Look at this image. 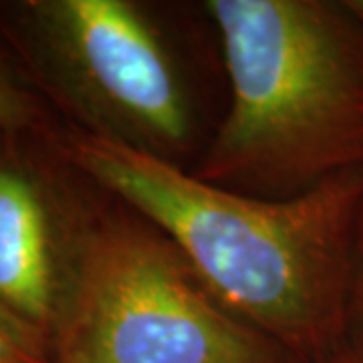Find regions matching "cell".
I'll return each instance as SVG.
<instances>
[{"instance_id": "3957f363", "label": "cell", "mask_w": 363, "mask_h": 363, "mask_svg": "<svg viewBox=\"0 0 363 363\" xmlns=\"http://www.w3.org/2000/svg\"><path fill=\"white\" fill-rule=\"evenodd\" d=\"M52 363H283L285 351L226 311L154 224L95 204Z\"/></svg>"}, {"instance_id": "52a82bcc", "label": "cell", "mask_w": 363, "mask_h": 363, "mask_svg": "<svg viewBox=\"0 0 363 363\" xmlns=\"http://www.w3.org/2000/svg\"><path fill=\"white\" fill-rule=\"evenodd\" d=\"M0 363H52L51 347L37 331L0 307Z\"/></svg>"}, {"instance_id": "7a4b0ae2", "label": "cell", "mask_w": 363, "mask_h": 363, "mask_svg": "<svg viewBox=\"0 0 363 363\" xmlns=\"http://www.w3.org/2000/svg\"><path fill=\"white\" fill-rule=\"evenodd\" d=\"M230 85L196 178L286 200L363 168V26L345 2L208 0Z\"/></svg>"}, {"instance_id": "ba28073f", "label": "cell", "mask_w": 363, "mask_h": 363, "mask_svg": "<svg viewBox=\"0 0 363 363\" xmlns=\"http://www.w3.org/2000/svg\"><path fill=\"white\" fill-rule=\"evenodd\" d=\"M353 351L363 355V214L357 242V272H355V291H353V309H351V331Z\"/></svg>"}, {"instance_id": "6da1fadb", "label": "cell", "mask_w": 363, "mask_h": 363, "mask_svg": "<svg viewBox=\"0 0 363 363\" xmlns=\"http://www.w3.org/2000/svg\"><path fill=\"white\" fill-rule=\"evenodd\" d=\"M57 154L172 240L226 311L285 353L325 363L350 339L363 168L269 200L202 182L176 162L73 125Z\"/></svg>"}, {"instance_id": "9c48e42d", "label": "cell", "mask_w": 363, "mask_h": 363, "mask_svg": "<svg viewBox=\"0 0 363 363\" xmlns=\"http://www.w3.org/2000/svg\"><path fill=\"white\" fill-rule=\"evenodd\" d=\"M325 363H363V355L353 350L341 351V353L335 355L333 359H329V362H325Z\"/></svg>"}, {"instance_id": "5b68a950", "label": "cell", "mask_w": 363, "mask_h": 363, "mask_svg": "<svg viewBox=\"0 0 363 363\" xmlns=\"http://www.w3.org/2000/svg\"><path fill=\"white\" fill-rule=\"evenodd\" d=\"M49 135L0 133V307L51 347L97 200Z\"/></svg>"}, {"instance_id": "277c9868", "label": "cell", "mask_w": 363, "mask_h": 363, "mask_svg": "<svg viewBox=\"0 0 363 363\" xmlns=\"http://www.w3.org/2000/svg\"><path fill=\"white\" fill-rule=\"evenodd\" d=\"M0 35L77 130L176 162L194 140L190 91L156 23L131 0L0 4Z\"/></svg>"}, {"instance_id": "8992f818", "label": "cell", "mask_w": 363, "mask_h": 363, "mask_svg": "<svg viewBox=\"0 0 363 363\" xmlns=\"http://www.w3.org/2000/svg\"><path fill=\"white\" fill-rule=\"evenodd\" d=\"M49 107L0 35V133L49 135L57 130Z\"/></svg>"}]
</instances>
